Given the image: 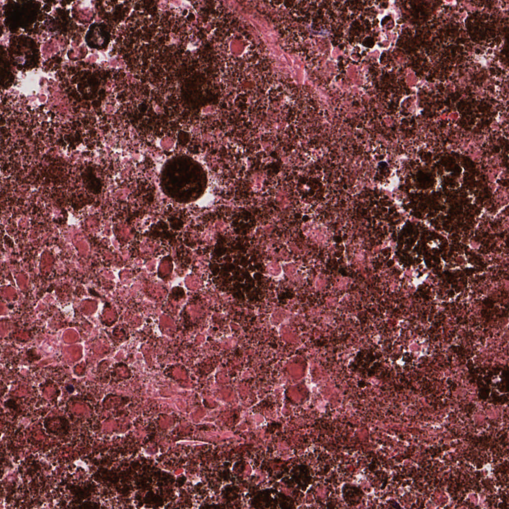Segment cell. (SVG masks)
Wrapping results in <instances>:
<instances>
[{
    "instance_id": "obj_1",
    "label": "cell",
    "mask_w": 509,
    "mask_h": 509,
    "mask_svg": "<svg viewBox=\"0 0 509 509\" xmlns=\"http://www.w3.org/2000/svg\"><path fill=\"white\" fill-rule=\"evenodd\" d=\"M342 496L349 507L356 506L362 501L364 493L361 488L354 484L346 483L341 488Z\"/></svg>"
},
{
    "instance_id": "obj_4",
    "label": "cell",
    "mask_w": 509,
    "mask_h": 509,
    "mask_svg": "<svg viewBox=\"0 0 509 509\" xmlns=\"http://www.w3.org/2000/svg\"><path fill=\"white\" fill-rule=\"evenodd\" d=\"M66 389L69 393H72L74 391V387L71 384H68L66 386Z\"/></svg>"
},
{
    "instance_id": "obj_2",
    "label": "cell",
    "mask_w": 509,
    "mask_h": 509,
    "mask_svg": "<svg viewBox=\"0 0 509 509\" xmlns=\"http://www.w3.org/2000/svg\"><path fill=\"white\" fill-rule=\"evenodd\" d=\"M82 178L86 188L93 193H99L101 188L100 179L96 178L92 168L88 167L82 173Z\"/></svg>"
},
{
    "instance_id": "obj_3",
    "label": "cell",
    "mask_w": 509,
    "mask_h": 509,
    "mask_svg": "<svg viewBox=\"0 0 509 509\" xmlns=\"http://www.w3.org/2000/svg\"><path fill=\"white\" fill-rule=\"evenodd\" d=\"M295 470L296 482L303 489L305 490L310 484L312 477L308 466L305 465L298 466Z\"/></svg>"
}]
</instances>
